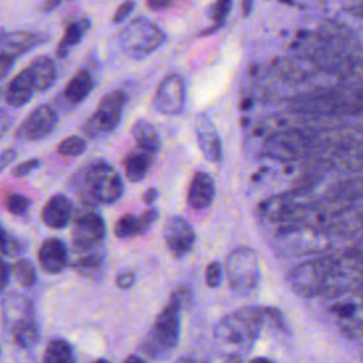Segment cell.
Here are the masks:
<instances>
[{"mask_svg":"<svg viewBox=\"0 0 363 363\" xmlns=\"http://www.w3.org/2000/svg\"><path fill=\"white\" fill-rule=\"evenodd\" d=\"M291 105L301 113L318 116H363V84L342 82L330 89L298 96Z\"/></svg>","mask_w":363,"mask_h":363,"instance_id":"4","label":"cell"},{"mask_svg":"<svg viewBox=\"0 0 363 363\" xmlns=\"http://www.w3.org/2000/svg\"><path fill=\"white\" fill-rule=\"evenodd\" d=\"M135 279H136V275L133 271H125L116 277V285L123 289L130 288L135 284Z\"/></svg>","mask_w":363,"mask_h":363,"instance_id":"40","label":"cell"},{"mask_svg":"<svg viewBox=\"0 0 363 363\" xmlns=\"http://www.w3.org/2000/svg\"><path fill=\"white\" fill-rule=\"evenodd\" d=\"M214 193H216V189L211 177L207 173L197 172L194 173L189 186L187 203L194 210L206 208L211 204L214 199Z\"/></svg>","mask_w":363,"mask_h":363,"instance_id":"21","label":"cell"},{"mask_svg":"<svg viewBox=\"0 0 363 363\" xmlns=\"http://www.w3.org/2000/svg\"><path fill=\"white\" fill-rule=\"evenodd\" d=\"M133 1L132 0H128V1H123V3H121L119 6H118V9H116V11H115V14H113V17H112V21L115 23V24H119V23H122L130 13H132V10H133Z\"/></svg>","mask_w":363,"mask_h":363,"instance_id":"38","label":"cell"},{"mask_svg":"<svg viewBox=\"0 0 363 363\" xmlns=\"http://www.w3.org/2000/svg\"><path fill=\"white\" fill-rule=\"evenodd\" d=\"M44 43V35L30 31H11L3 33L0 38V55L16 58L20 54Z\"/></svg>","mask_w":363,"mask_h":363,"instance_id":"17","label":"cell"},{"mask_svg":"<svg viewBox=\"0 0 363 363\" xmlns=\"http://www.w3.org/2000/svg\"><path fill=\"white\" fill-rule=\"evenodd\" d=\"M41 268L48 274H58L67 267L68 254L65 244L58 238H47L38 248L37 254Z\"/></svg>","mask_w":363,"mask_h":363,"instance_id":"16","label":"cell"},{"mask_svg":"<svg viewBox=\"0 0 363 363\" xmlns=\"http://www.w3.org/2000/svg\"><path fill=\"white\" fill-rule=\"evenodd\" d=\"M105 237V223L96 213L79 216L71 231V240L77 250L86 251L96 247Z\"/></svg>","mask_w":363,"mask_h":363,"instance_id":"14","label":"cell"},{"mask_svg":"<svg viewBox=\"0 0 363 363\" xmlns=\"http://www.w3.org/2000/svg\"><path fill=\"white\" fill-rule=\"evenodd\" d=\"M10 271H11V265H7V262L3 261V264H1V288H4L7 285Z\"/></svg>","mask_w":363,"mask_h":363,"instance_id":"46","label":"cell"},{"mask_svg":"<svg viewBox=\"0 0 363 363\" xmlns=\"http://www.w3.org/2000/svg\"><path fill=\"white\" fill-rule=\"evenodd\" d=\"M224 363H242V356H237V354L225 356Z\"/></svg>","mask_w":363,"mask_h":363,"instance_id":"49","label":"cell"},{"mask_svg":"<svg viewBox=\"0 0 363 363\" xmlns=\"http://www.w3.org/2000/svg\"><path fill=\"white\" fill-rule=\"evenodd\" d=\"M156 218H157V211L153 208L146 210L142 216L126 214L116 221L115 234L119 238H129V237L139 235L145 233Z\"/></svg>","mask_w":363,"mask_h":363,"instance_id":"23","label":"cell"},{"mask_svg":"<svg viewBox=\"0 0 363 363\" xmlns=\"http://www.w3.org/2000/svg\"><path fill=\"white\" fill-rule=\"evenodd\" d=\"M35 85L34 81L30 75V72L26 69L20 71L7 85L6 92H4V99L7 105L13 108H18L26 105L31 98L33 94L35 92Z\"/></svg>","mask_w":363,"mask_h":363,"instance_id":"20","label":"cell"},{"mask_svg":"<svg viewBox=\"0 0 363 363\" xmlns=\"http://www.w3.org/2000/svg\"><path fill=\"white\" fill-rule=\"evenodd\" d=\"M86 143L79 136H68L60 142L57 152L62 156H79L85 152Z\"/></svg>","mask_w":363,"mask_h":363,"instance_id":"32","label":"cell"},{"mask_svg":"<svg viewBox=\"0 0 363 363\" xmlns=\"http://www.w3.org/2000/svg\"><path fill=\"white\" fill-rule=\"evenodd\" d=\"M173 3V0H146V4L149 6V9L152 10H160V9H166Z\"/></svg>","mask_w":363,"mask_h":363,"instance_id":"43","label":"cell"},{"mask_svg":"<svg viewBox=\"0 0 363 363\" xmlns=\"http://www.w3.org/2000/svg\"><path fill=\"white\" fill-rule=\"evenodd\" d=\"M41 363H75L74 352L65 340L54 339L47 345Z\"/></svg>","mask_w":363,"mask_h":363,"instance_id":"29","label":"cell"},{"mask_svg":"<svg viewBox=\"0 0 363 363\" xmlns=\"http://www.w3.org/2000/svg\"><path fill=\"white\" fill-rule=\"evenodd\" d=\"M353 264L356 261L346 254L343 258H315L296 265L291 271L288 281L291 288L305 298L337 294L345 289L343 284H347Z\"/></svg>","mask_w":363,"mask_h":363,"instance_id":"1","label":"cell"},{"mask_svg":"<svg viewBox=\"0 0 363 363\" xmlns=\"http://www.w3.org/2000/svg\"><path fill=\"white\" fill-rule=\"evenodd\" d=\"M13 337L21 349H30L38 342V329L30 319H20L13 326Z\"/></svg>","mask_w":363,"mask_h":363,"instance_id":"30","label":"cell"},{"mask_svg":"<svg viewBox=\"0 0 363 363\" xmlns=\"http://www.w3.org/2000/svg\"><path fill=\"white\" fill-rule=\"evenodd\" d=\"M92 88H94V82H92L91 74L88 71H79L67 82V86L64 89V96L71 104H79L88 96Z\"/></svg>","mask_w":363,"mask_h":363,"instance_id":"26","label":"cell"},{"mask_svg":"<svg viewBox=\"0 0 363 363\" xmlns=\"http://www.w3.org/2000/svg\"><path fill=\"white\" fill-rule=\"evenodd\" d=\"M241 6H242V14L248 16L252 10V0H241Z\"/></svg>","mask_w":363,"mask_h":363,"instance_id":"48","label":"cell"},{"mask_svg":"<svg viewBox=\"0 0 363 363\" xmlns=\"http://www.w3.org/2000/svg\"><path fill=\"white\" fill-rule=\"evenodd\" d=\"M27 71L30 72L35 89L37 91H45L48 89L55 78H57V69L51 58L45 55H38L35 57L27 67Z\"/></svg>","mask_w":363,"mask_h":363,"instance_id":"24","label":"cell"},{"mask_svg":"<svg viewBox=\"0 0 363 363\" xmlns=\"http://www.w3.org/2000/svg\"><path fill=\"white\" fill-rule=\"evenodd\" d=\"M125 105V94L113 89L106 92L98 102L96 111L84 125V132L89 138H99L116 128Z\"/></svg>","mask_w":363,"mask_h":363,"instance_id":"9","label":"cell"},{"mask_svg":"<svg viewBox=\"0 0 363 363\" xmlns=\"http://www.w3.org/2000/svg\"><path fill=\"white\" fill-rule=\"evenodd\" d=\"M94 363H111L109 360H105V359H98V360H95Z\"/></svg>","mask_w":363,"mask_h":363,"instance_id":"54","label":"cell"},{"mask_svg":"<svg viewBox=\"0 0 363 363\" xmlns=\"http://www.w3.org/2000/svg\"><path fill=\"white\" fill-rule=\"evenodd\" d=\"M225 274L233 291L241 295L251 294L259 282V264L254 250L235 248L225 261Z\"/></svg>","mask_w":363,"mask_h":363,"instance_id":"8","label":"cell"},{"mask_svg":"<svg viewBox=\"0 0 363 363\" xmlns=\"http://www.w3.org/2000/svg\"><path fill=\"white\" fill-rule=\"evenodd\" d=\"M221 265L218 262H210L206 268V282L210 288H217L221 282Z\"/></svg>","mask_w":363,"mask_h":363,"instance_id":"37","label":"cell"},{"mask_svg":"<svg viewBox=\"0 0 363 363\" xmlns=\"http://www.w3.org/2000/svg\"><path fill=\"white\" fill-rule=\"evenodd\" d=\"M265 320H268V308L234 311L216 325L214 342L225 356H242L255 345Z\"/></svg>","mask_w":363,"mask_h":363,"instance_id":"3","label":"cell"},{"mask_svg":"<svg viewBox=\"0 0 363 363\" xmlns=\"http://www.w3.org/2000/svg\"><path fill=\"white\" fill-rule=\"evenodd\" d=\"M163 237L169 251L176 257H184L194 245V231L182 217H170L163 227Z\"/></svg>","mask_w":363,"mask_h":363,"instance_id":"15","label":"cell"},{"mask_svg":"<svg viewBox=\"0 0 363 363\" xmlns=\"http://www.w3.org/2000/svg\"><path fill=\"white\" fill-rule=\"evenodd\" d=\"M267 150L279 159H299L312 155L313 135L301 130L277 133L268 139Z\"/></svg>","mask_w":363,"mask_h":363,"instance_id":"11","label":"cell"},{"mask_svg":"<svg viewBox=\"0 0 363 363\" xmlns=\"http://www.w3.org/2000/svg\"><path fill=\"white\" fill-rule=\"evenodd\" d=\"M123 363H146L143 359H140L139 356H135V354H130L125 359Z\"/></svg>","mask_w":363,"mask_h":363,"instance_id":"51","label":"cell"},{"mask_svg":"<svg viewBox=\"0 0 363 363\" xmlns=\"http://www.w3.org/2000/svg\"><path fill=\"white\" fill-rule=\"evenodd\" d=\"M248 363H274V362L271 359H267V357H254Z\"/></svg>","mask_w":363,"mask_h":363,"instance_id":"52","label":"cell"},{"mask_svg":"<svg viewBox=\"0 0 363 363\" xmlns=\"http://www.w3.org/2000/svg\"><path fill=\"white\" fill-rule=\"evenodd\" d=\"M11 272L17 278V281L24 286H30L35 281V271L28 259L16 261L11 267Z\"/></svg>","mask_w":363,"mask_h":363,"instance_id":"31","label":"cell"},{"mask_svg":"<svg viewBox=\"0 0 363 363\" xmlns=\"http://www.w3.org/2000/svg\"><path fill=\"white\" fill-rule=\"evenodd\" d=\"M99 262H101V258L98 255H88L85 258L78 259L77 267L78 268H85V269H92V268L98 267Z\"/></svg>","mask_w":363,"mask_h":363,"instance_id":"41","label":"cell"},{"mask_svg":"<svg viewBox=\"0 0 363 363\" xmlns=\"http://www.w3.org/2000/svg\"><path fill=\"white\" fill-rule=\"evenodd\" d=\"M6 207L11 214L23 216L30 207V200L21 194H11L6 201Z\"/></svg>","mask_w":363,"mask_h":363,"instance_id":"35","label":"cell"},{"mask_svg":"<svg viewBox=\"0 0 363 363\" xmlns=\"http://www.w3.org/2000/svg\"><path fill=\"white\" fill-rule=\"evenodd\" d=\"M132 136L138 146L147 153H155L160 147V138L155 126L145 119H138L132 125Z\"/></svg>","mask_w":363,"mask_h":363,"instance_id":"25","label":"cell"},{"mask_svg":"<svg viewBox=\"0 0 363 363\" xmlns=\"http://www.w3.org/2000/svg\"><path fill=\"white\" fill-rule=\"evenodd\" d=\"M231 6H233V0H216L211 11V18H213V26L210 27L211 30H218L224 24L227 16L231 11Z\"/></svg>","mask_w":363,"mask_h":363,"instance_id":"33","label":"cell"},{"mask_svg":"<svg viewBox=\"0 0 363 363\" xmlns=\"http://www.w3.org/2000/svg\"><path fill=\"white\" fill-rule=\"evenodd\" d=\"M57 125V113L48 105L31 111L18 126L16 136L23 140H40L50 135Z\"/></svg>","mask_w":363,"mask_h":363,"instance_id":"13","label":"cell"},{"mask_svg":"<svg viewBox=\"0 0 363 363\" xmlns=\"http://www.w3.org/2000/svg\"><path fill=\"white\" fill-rule=\"evenodd\" d=\"M347 11L359 18L363 20V0H359L356 3H352L349 7H347Z\"/></svg>","mask_w":363,"mask_h":363,"instance_id":"44","label":"cell"},{"mask_svg":"<svg viewBox=\"0 0 363 363\" xmlns=\"http://www.w3.org/2000/svg\"><path fill=\"white\" fill-rule=\"evenodd\" d=\"M196 133H197V142H199L200 150L204 155V157L210 162H220L223 156L220 138L214 126L206 116L199 118L196 123Z\"/></svg>","mask_w":363,"mask_h":363,"instance_id":"22","label":"cell"},{"mask_svg":"<svg viewBox=\"0 0 363 363\" xmlns=\"http://www.w3.org/2000/svg\"><path fill=\"white\" fill-rule=\"evenodd\" d=\"M166 40L159 26L145 17L132 20L119 34L122 50L133 58H142L157 50Z\"/></svg>","mask_w":363,"mask_h":363,"instance_id":"7","label":"cell"},{"mask_svg":"<svg viewBox=\"0 0 363 363\" xmlns=\"http://www.w3.org/2000/svg\"><path fill=\"white\" fill-rule=\"evenodd\" d=\"M23 251L21 244L11 235L7 234L6 230L1 231V254L3 257H16Z\"/></svg>","mask_w":363,"mask_h":363,"instance_id":"36","label":"cell"},{"mask_svg":"<svg viewBox=\"0 0 363 363\" xmlns=\"http://www.w3.org/2000/svg\"><path fill=\"white\" fill-rule=\"evenodd\" d=\"M319 162L352 174L363 170V125H345L313 135V150Z\"/></svg>","mask_w":363,"mask_h":363,"instance_id":"2","label":"cell"},{"mask_svg":"<svg viewBox=\"0 0 363 363\" xmlns=\"http://www.w3.org/2000/svg\"><path fill=\"white\" fill-rule=\"evenodd\" d=\"M184 99L186 92L183 79L176 74H170L159 84L153 98V105L164 115H176L183 111Z\"/></svg>","mask_w":363,"mask_h":363,"instance_id":"12","label":"cell"},{"mask_svg":"<svg viewBox=\"0 0 363 363\" xmlns=\"http://www.w3.org/2000/svg\"><path fill=\"white\" fill-rule=\"evenodd\" d=\"M58 3H60V0H45L44 1V10L50 11V10L55 9L58 6Z\"/></svg>","mask_w":363,"mask_h":363,"instance_id":"50","label":"cell"},{"mask_svg":"<svg viewBox=\"0 0 363 363\" xmlns=\"http://www.w3.org/2000/svg\"><path fill=\"white\" fill-rule=\"evenodd\" d=\"M186 289H177L167 305L156 316L152 329L145 342V350L155 359L166 357L177 345L180 336V309L183 306V292Z\"/></svg>","mask_w":363,"mask_h":363,"instance_id":"6","label":"cell"},{"mask_svg":"<svg viewBox=\"0 0 363 363\" xmlns=\"http://www.w3.org/2000/svg\"><path fill=\"white\" fill-rule=\"evenodd\" d=\"M156 197H157L156 189H149V190H146L145 194H143V201H145L146 204H152Z\"/></svg>","mask_w":363,"mask_h":363,"instance_id":"47","label":"cell"},{"mask_svg":"<svg viewBox=\"0 0 363 363\" xmlns=\"http://www.w3.org/2000/svg\"><path fill=\"white\" fill-rule=\"evenodd\" d=\"M89 26H91V21L88 18H79V20L69 23L68 27L65 28V33H64L60 44H58V48H57L58 57H64L71 47L77 45L81 41V38L85 35V33L88 31Z\"/></svg>","mask_w":363,"mask_h":363,"instance_id":"27","label":"cell"},{"mask_svg":"<svg viewBox=\"0 0 363 363\" xmlns=\"http://www.w3.org/2000/svg\"><path fill=\"white\" fill-rule=\"evenodd\" d=\"M72 186L78 194L91 203H113L123 191L121 177L104 162L88 163L78 170L72 177Z\"/></svg>","mask_w":363,"mask_h":363,"instance_id":"5","label":"cell"},{"mask_svg":"<svg viewBox=\"0 0 363 363\" xmlns=\"http://www.w3.org/2000/svg\"><path fill=\"white\" fill-rule=\"evenodd\" d=\"M40 166V160L38 159H30V160H26L20 164H17L13 170V176L16 177H21V176H26L30 172H33L34 169H37Z\"/></svg>","mask_w":363,"mask_h":363,"instance_id":"39","label":"cell"},{"mask_svg":"<svg viewBox=\"0 0 363 363\" xmlns=\"http://www.w3.org/2000/svg\"><path fill=\"white\" fill-rule=\"evenodd\" d=\"M72 214V204L64 194H55L44 204L41 211V218L45 225L54 230L64 228Z\"/></svg>","mask_w":363,"mask_h":363,"instance_id":"18","label":"cell"},{"mask_svg":"<svg viewBox=\"0 0 363 363\" xmlns=\"http://www.w3.org/2000/svg\"><path fill=\"white\" fill-rule=\"evenodd\" d=\"M150 163H152L150 153L145 150L133 152L128 155V157L125 159V174L128 180L140 182L146 176L150 167Z\"/></svg>","mask_w":363,"mask_h":363,"instance_id":"28","label":"cell"},{"mask_svg":"<svg viewBox=\"0 0 363 363\" xmlns=\"http://www.w3.org/2000/svg\"><path fill=\"white\" fill-rule=\"evenodd\" d=\"M291 228L282 231L281 245L282 252L289 255H303L322 251L329 241L323 230L313 225H289Z\"/></svg>","mask_w":363,"mask_h":363,"instance_id":"10","label":"cell"},{"mask_svg":"<svg viewBox=\"0 0 363 363\" xmlns=\"http://www.w3.org/2000/svg\"><path fill=\"white\" fill-rule=\"evenodd\" d=\"M14 157H16V152L13 149L3 150V153H1V169H4Z\"/></svg>","mask_w":363,"mask_h":363,"instance_id":"45","label":"cell"},{"mask_svg":"<svg viewBox=\"0 0 363 363\" xmlns=\"http://www.w3.org/2000/svg\"><path fill=\"white\" fill-rule=\"evenodd\" d=\"M176 363H204V362H199L196 359H191V357H180L176 360Z\"/></svg>","mask_w":363,"mask_h":363,"instance_id":"53","label":"cell"},{"mask_svg":"<svg viewBox=\"0 0 363 363\" xmlns=\"http://www.w3.org/2000/svg\"><path fill=\"white\" fill-rule=\"evenodd\" d=\"M342 82L363 84V52L362 51H359L353 57V60H352V62H350L345 77L342 78Z\"/></svg>","mask_w":363,"mask_h":363,"instance_id":"34","label":"cell"},{"mask_svg":"<svg viewBox=\"0 0 363 363\" xmlns=\"http://www.w3.org/2000/svg\"><path fill=\"white\" fill-rule=\"evenodd\" d=\"M330 312L336 316L340 329L349 336H359L363 330V311L353 302H336Z\"/></svg>","mask_w":363,"mask_h":363,"instance_id":"19","label":"cell"},{"mask_svg":"<svg viewBox=\"0 0 363 363\" xmlns=\"http://www.w3.org/2000/svg\"><path fill=\"white\" fill-rule=\"evenodd\" d=\"M13 61L14 60L10 58V57L0 55V75H1V78H4L9 74L10 68L13 67Z\"/></svg>","mask_w":363,"mask_h":363,"instance_id":"42","label":"cell"}]
</instances>
